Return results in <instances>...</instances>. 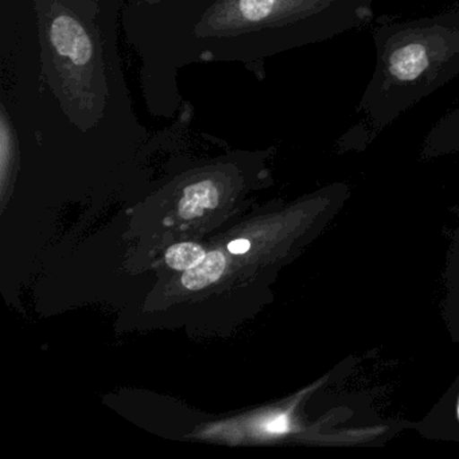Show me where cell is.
<instances>
[{
    "mask_svg": "<svg viewBox=\"0 0 459 459\" xmlns=\"http://www.w3.org/2000/svg\"><path fill=\"white\" fill-rule=\"evenodd\" d=\"M442 316L448 337L459 345V208L443 273Z\"/></svg>",
    "mask_w": 459,
    "mask_h": 459,
    "instance_id": "obj_3",
    "label": "cell"
},
{
    "mask_svg": "<svg viewBox=\"0 0 459 459\" xmlns=\"http://www.w3.org/2000/svg\"><path fill=\"white\" fill-rule=\"evenodd\" d=\"M412 429L426 439L459 443V373L434 407L412 424Z\"/></svg>",
    "mask_w": 459,
    "mask_h": 459,
    "instance_id": "obj_2",
    "label": "cell"
},
{
    "mask_svg": "<svg viewBox=\"0 0 459 459\" xmlns=\"http://www.w3.org/2000/svg\"><path fill=\"white\" fill-rule=\"evenodd\" d=\"M373 44L375 71L359 106L373 131L459 77V12L381 23Z\"/></svg>",
    "mask_w": 459,
    "mask_h": 459,
    "instance_id": "obj_1",
    "label": "cell"
},
{
    "mask_svg": "<svg viewBox=\"0 0 459 459\" xmlns=\"http://www.w3.org/2000/svg\"><path fill=\"white\" fill-rule=\"evenodd\" d=\"M251 248V243L246 238H238V240L232 241V243L228 246V249L232 254H246L248 249Z\"/></svg>",
    "mask_w": 459,
    "mask_h": 459,
    "instance_id": "obj_9",
    "label": "cell"
},
{
    "mask_svg": "<svg viewBox=\"0 0 459 459\" xmlns=\"http://www.w3.org/2000/svg\"><path fill=\"white\" fill-rule=\"evenodd\" d=\"M219 204V190L212 181L197 182L184 190L179 203V216L193 220L203 216L206 209H214Z\"/></svg>",
    "mask_w": 459,
    "mask_h": 459,
    "instance_id": "obj_5",
    "label": "cell"
},
{
    "mask_svg": "<svg viewBox=\"0 0 459 459\" xmlns=\"http://www.w3.org/2000/svg\"><path fill=\"white\" fill-rule=\"evenodd\" d=\"M225 256L221 252H211L205 255L203 260L195 267L185 271L182 276V284L187 290H203L211 286L214 281H219L220 276L224 273Z\"/></svg>",
    "mask_w": 459,
    "mask_h": 459,
    "instance_id": "obj_6",
    "label": "cell"
},
{
    "mask_svg": "<svg viewBox=\"0 0 459 459\" xmlns=\"http://www.w3.org/2000/svg\"><path fill=\"white\" fill-rule=\"evenodd\" d=\"M205 257V251L197 244L184 243L170 247L166 252V262L174 270L186 271Z\"/></svg>",
    "mask_w": 459,
    "mask_h": 459,
    "instance_id": "obj_7",
    "label": "cell"
},
{
    "mask_svg": "<svg viewBox=\"0 0 459 459\" xmlns=\"http://www.w3.org/2000/svg\"><path fill=\"white\" fill-rule=\"evenodd\" d=\"M264 429L270 434L283 435L292 431L291 419L287 413H279L264 424Z\"/></svg>",
    "mask_w": 459,
    "mask_h": 459,
    "instance_id": "obj_8",
    "label": "cell"
},
{
    "mask_svg": "<svg viewBox=\"0 0 459 459\" xmlns=\"http://www.w3.org/2000/svg\"><path fill=\"white\" fill-rule=\"evenodd\" d=\"M52 41L58 55L68 58L76 65H85L92 57L90 37L74 18L61 15L53 22Z\"/></svg>",
    "mask_w": 459,
    "mask_h": 459,
    "instance_id": "obj_4",
    "label": "cell"
}]
</instances>
